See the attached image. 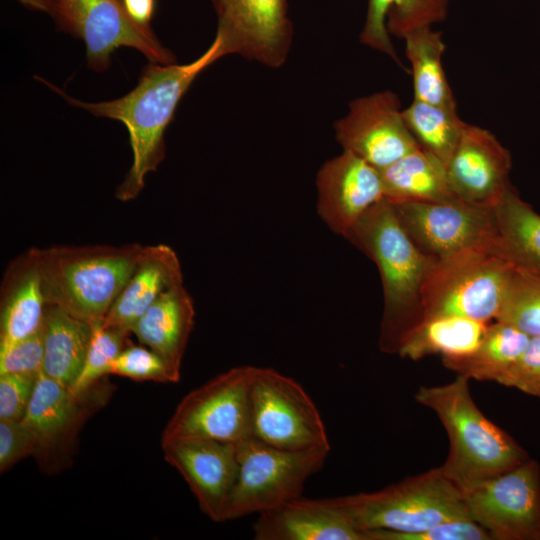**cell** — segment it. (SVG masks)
Returning a JSON list of instances; mask_svg holds the SVG:
<instances>
[{
    "label": "cell",
    "instance_id": "cell-1",
    "mask_svg": "<svg viewBox=\"0 0 540 540\" xmlns=\"http://www.w3.org/2000/svg\"><path fill=\"white\" fill-rule=\"evenodd\" d=\"M224 55L222 38L216 34L209 48L194 61L186 64L153 63L143 71L130 92L109 101L83 102L40 80L73 106L98 117L118 120L126 126L133 161L115 196L121 201H129L141 192L145 176L155 171L164 159L165 130L181 98L196 77Z\"/></svg>",
    "mask_w": 540,
    "mask_h": 540
},
{
    "label": "cell",
    "instance_id": "cell-2",
    "mask_svg": "<svg viewBox=\"0 0 540 540\" xmlns=\"http://www.w3.org/2000/svg\"><path fill=\"white\" fill-rule=\"evenodd\" d=\"M377 266L383 288L379 346L396 353L400 339L422 319L421 291L436 261L405 231L385 198L371 206L343 235Z\"/></svg>",
    "mask_w": 540,
    "mask_h": 540
},
{
    "label": "cell",
    "instance_id": "cell-3",
    "mask_svg": "<svg viewBox=\"0 0 540 540\" xmlns=\"http://www.w3.org/2000/svg\"><path fill=\"white\" fill-rule=\"evenodd\" d=\"M469 378L457 375L452 382L422 386L415 400L433 410L444 426L450 450L443 473L463 493L529 459L528 453L477 407Z\"/></svg>",
    "mask_w": 540,
    "mask_h": 540
},
{
    "label": "cell",
    "instance_id": "cell-4",
    "mask_svg": "<svg viewBox=\"0 0 540 540\" xmlns=\"http://www.w3.org/2000/svg\"><path fill=\"white\" fill-rule=\"evenodd\" d=\"M142 249L137 243L38 249L47 303L90 323L102 321L128 281Z\"/></svg>",
    "mask_w": 540,
    "mask_h": 540
},
{
    "label": "cell",
    "instance_id": "cell-5",
    "mask_svg": "<svg viewBox=\"0 0 540 540\" xmlns=\"http://www.w3.org/2000/svg\"><path fill=\"white\" fill-rule=\"evenodd\" d=\"M333 500L363 532L386 530L406 534L444 522L470 519L464 493L447 478L441 467L378 491Z\"/></svg>",
    "mask_w": 540,
    "mask_h": 540
},
{
    "label": "cell",
    "instance_id": "cell-6",
    "mask_svg": "<svg viewBox=\"0 0 540 540\" xmlns=\"http://www.w3.org/2000/svg\"><path fill=\"white\" fill-rule=\"evenodd\" d=\"M515 266L495 247L464 251L436 260L421 291L422 318L459 316L496 320Z\"/></svg>",
    "mask_w": 540,
    "mask_h": 540
},
{
    "label": "cell",
    "instance_id": "cell-7",
    "mask_svg": "<svg viewBox=\"0 0 540 540\" xmlns=\"http://www.w3.org/2000/svg\"><path fill=\"white\" fill-rule=\"evenodd\" d=\"M329 450L289 451L251 436L237 444L238 476L224 521L263 513L301 497Z\"/></svg>",
    "mask_w": 540,
    "mask_h": 540
},
{
    "label": "cell",
    "instance_id": "cell-8",
    "mask_svg": "<svg viewBox=\"0 0 540 540\" xmlns=\"http://www.w3.org/2000/svg\"><path fill=\"white\" fill-rule=\"evenodd\" d=\"M253 366L227 370L189 392L177 405L161 442L205 438L238 444L252 436Z\"/></svg>",
    "mask_w": 540,
    "mask_h": 540
},
{
    "label": "cell",
    "instance_id": "cell-9",
    "mask_svg": "<svg viewBox=\"0 0 540 540\" xmlns=\"http://www.w3.org/2000/svg\"><path fill=\"white\" fill-rule=\"evenodd\" d=\"M252 436L289 451L330 450L316 405L293 378L256 367L251 387Z\"/></svg>",
    "mask_w": 540,
    "mask_h": 540
},
{
    "label": "cell",
    "instance_id": "cell-10",
    "mask_svg": "<svg viewBox=\"0 0 540 540\" xmlns=\"http://www.w3.org/2000/svg\"><path fill=\"white\" fill-rule=\"evenodd\" d=\"M50 15L61 30L83 40L88 65L96 71L106 70L111 54L122 46L138 50L152 63L175 61L150 26L128 15L121 0H54Z\"/></svg>",
    "mask_w": 540,
    "mask_h": 540
},
{
    "label": "cell",
    "instance_id": "cell-11",
    "mask_svg": "<svg viewBox=\"0 0 540 540\" xmlns=\"http://www.w3.org/2000/svg\"><path fill=\"white\" fill-rule=\"evenodd\" d=\"M471 520L492 540H540V465L528 459L464 493Z\"/></svg>",
    "mask_w": 540,
    "mask_h": 540
},
{
    "label": "cell",
    "instance_id": "cell-12",
    "mask_svg": "<svg viewBox=\"0 0 540 540\" xmlns=\"http://www.w3.org/2000/svg\"><path fill=\"white\" fill-rule=\"evenodd\" d=\"M399 221L428 257L442 260L477 248H496L492 209L459 198L393 204Z\"/></svg>",
    "mask_w": 540,
    "mask_h": 540
},
{
    "label": "cell",
    "instance_id": "cell-13",
    "mask_svg": "<svg viewBox=\"0 0 540 540\" xmlns=\"http://www.w3.org/2000/svg\"><path fill=\"white\" fill-rule=\"evenodd\" d=\"M334 127L343 151L379 170L420 147L403 118L400 100L392 91L355 99L347 115Z\"/></svg>",
    "mask_w": 540,
    "mask_h": 540
},
{
    "label": "cell",
    "instance_id": "cell-14",
    "mask_svg": "<svg viewBox=\"0 0 540 540\" xmlns=\"http://www.w3.org/2000/svg\"><path fill=\"white\" fill-rule=\"evenodd\" d=\"M212 1L226 55L237 53L270 67L285 61L292 40L287 0Z\"/></svg>",
    "mask_w": 540,
    "mask_h": 540
},
{
    "label": "cell",
    "instance_id": "cell-15",
    "mask_svg": "<svg viewBox=\"0 0 540 540\" xmlns=\"http://www.w3.org/2000/svg\"><path fill=\"white\" fill-rule=\"evenodd\" d=\"M161 445L164 459L185 479L202 512L215 522L224 521L238 476L237 444L179 438Z\"/></svg>",
    "mask_w": 540,
    "mask_h": 540
},
{
    "label": "cell",
    "instance_id": "cell-16",
    "mask_svg": "<svg viewBox=\"0 0 540 540\" xmlns=\"http://www.w3.org/2000/svg\"><path fill=\"white\" fill-rule=\"evenodd\" d=\"M510 152L489 130L467 124L446 166L453 194L475 206L492 209L511 186Z\"/></svg>",
    "mask_w": 540,
    "mask_h": 540
},
{
    "label": "cell",
    "instance_id": "cell-17",
    "mask_svg": "<svg viewBox=\"0 0 540 540\" xmlns=\"http://www.w3.org/2000/svg\"><path fill=\"white\" fill-rule=\"evenodd\" d=\"M316 187L319 217L341 236L371 206L384 199L379 169L348 151L322 165Z\"/></svg>",
    "mask_w": 540,
    "mask_h": 540
},
{
    "label": "cell",
    "instance_id": "cell-18",
    "mask_svg": "<svg viewBox=\"0 0 540 540\" xmlns=\"http://www.w3.org/2000/svg\"><path fill=\"white\" fill-rule=\"evenodd\" d=\"M252 529L256 540H367L333 498H297L260 513Z\"/></svg>",
    "mask_w": 540,
    "mask_h": 540
},
{
    "label": "cell",
    "instance_id": "cell-19",
    "mask_svg": "<svg viewBox=\"0 0 540 540\" xmlns=\"http://www.w3.org/2000/svg\"><path fill=\"white\" fill-rule=\"evenodd\" d=\"M180 284L183 275L176 252L165 244L143 246L133 272L102 321L130 331L162 294Z\"/></svg>",
    "mask_w": 540,
    "mask_h": 540
},
{
    "label": "cell",
    "instance_id": "cell-20",
    "mask_svg": "<svg viewBox=\"0 0 540 540\" xmlns=\"http://www.w3.org/2000/svg\"><path fill=\"white\" fill-rule=\"evenodd\" d=\"M45 298L38 248L14 260L1 289L0 350L38 331L44 322Z\"/></svg>",
    "mask_w": 540,
    "mask_h": 540
},
{
    "label": "cell",
    "instance_id": "cell-21",
    "mask_svg": "<svg viewBox=\"0 0 540 540\" xmlns=\"http://www.w3.org/2000/svg\"><path fill=\"white\" fill-rule=\"evenodd\" d=\"M194 318L192 297L180 284L162 294L130 329L166 362L177 382Z\"/></svg>",
    "mask_w": 540,
    "mask_h": 540
},
{
    "label": "cell",
    "instance_id": "cell-22",
    "mask_svg": "<svg viewBox=\"0 0 540 540\" xmlns=\"http://www.w3.org/2000/svg\"><path fill=\"white\" fill-rule=\"evenodd\" d=\"M489 323L459 316L422 318L402 336L396 353L414 361L435 354L464 357L479 346Z\"/></svg>",
    "mask_w": 540,
    "mask_h": 540
},
{
    "label": "cell",
    "instance_id": "cell-23",
    "mask_svg": "<svg viewBox=\"0 0 540 540\" xmlns=\"http://www.w3.org/2000/svg\"><path fill=\"white\" fill-rule=\"evenodd\" d=\"M87 394L74 395L68 387L43 371L39 373L22 419L37 440L38 453L51 451L70 435L82 417L81 410Z\"/></svg>",
    "mask_w": 540,
    "mask_h": 540
},
{
    "label": "cell",
    "instance_id": "cell-24",
    "mask_svg": "<svg viewBox=\"0 0 540 540\" xmlns=\"http://www.w3.org/2000/svg\"><path fill=\"white\" fill-rule=\"evenodd\" d=\"M448 0H369L361 42L401 65L389 33L404 38L410 31L441 21Z\"/></svg>",
    "mask_w": 540,
    "mask_h": 540
},
{
    "label": "cell",
    "instance_id": "cell-25",
    "mask_svg": "<svg viewBox=\"0 0 540 540\" xmlns=\"http://www.w3.org/2000/svg\"><path fill=\"white\" fill-rule=\"evenodd\" d=\"M43 330L42 371L69 388L83 367L93 325L57 305L47 303Z\"/></svg>",
    "mask_w": 540,
    "mask_h": 540
},
{
    "label": "cell",
    "instance_id": "cell-26",
    "mask_svg": "<svg viewBox=\"0 0 540 540\" xmlns=\"http://www.w3.org/2000/svg\"><path fill=\"white\" fill-rule=\"evenodd\" d=\"M379 171L384 198L392 204L457 198L449 185L446 166L421 147Z\"/></svg>",
    "mask_w": 540,
    "mask_h": 540
},
{
    "label": "cell",
    "instance_id": "cell-27",
    "mask_svg": "<svg viewBox=\"0 0 540 540\" xmlns=\"http://www.w3.org/2000/svg\"><path fill=\"white\" fill-rule=\"evenodd\" d=\"M496 250L515 267L540 272V214L512 185L492 208Z\"/></svg>",
    "mask_w": 540,
    "mask_h": 540
},
{
    "label": "cell",
    "instance_id": "cell-28",
    "mask_svg": "<svg viewBox=\"0 0 540 540\" xmlns=\"http://www.w3.org/2000/svg\"><path fill=\"white\" fill-rule=\"evenodd\" d=\"M530 337L513 324L495 320L489 323L473 353L458 358H442L443 364L457 375L496 382L519 358Z\"/></svg>",
    "mask_w": 540,
    "mask_h": 540
},
{
    "label": "cell",
    "instance_id": "cell-29",
    "mask_svg": "<svg viewBox=\"0 0 540 540\" xmlns=\"http://www.w3.org/2000/svg\"><path fill=\"white\" fill-rule=\"evenodd\" d=\"M403 39L412 67L414 99L457 108L442 66L445 45L441 33L423 26L410 31Z\"/></svg>",
    "mask_w": 540,
    "mask_h": 540
},
{
    "label": "cell",
    "instance_id": "cell-30",
    "mask_svg": "<svg viewBox=\"0 0 540 540\" xmlns=\"http://www.w3.org/2000/svg\"><path fill=\"white\" fill-rule=\"evenodd\" d=\"M403 118L419 146L447 166L466 125L457 108L414 99L403 110Z\"/></svg>",
    "mask_w": 540,
    "mask_h": 540
},
{
    "label": "cell",
    "instance_id": "cell-31",
    "mask_svg": "<svg viewBox=\"0 0 540 540\" xmlns=\"http://www.w3.org/2000/svg\"><path fill=\"white\" fill-rule=\"evenodd\" d=\"M496 320L540 337V272L513 268Z\"/></svg>",
    "mask_w": 540,
    "mask_h": 540
},
{
    "label": "cell",
    "instance_id": "cell-32",
    "mask_svg": "<svg viewBox=\"0 0 540 540\" xmlns=\"http://www.w3.org/2000/svg\"><path fill=\"white\" fill-rule=\"evenodd\" d=\"M93 330L83 367L69 387L77 396L88 393L103 376L109 375L119 353L130 344V331L109 326L103 321L92 323Z\"/></svg>",
    "mask_w": 540,
    "mask_h": 540
},
{
    "label": "cell",
    "instance_id": "cell-33",
    "mask_svg": "<svg viewBox=\"0 0 540 540\" xmlns=\"http://www.w3.org/2000/svg\"><path fill=\"white\" fill-rule=\"evenodd\" d=\"M110 374L136 381L177 382L166 362L157 353L148 347L131 343L119 353Z\"/></svg>",
    "mask_w": 540,
    "mask_h": 540
},
{
    "label": "cell",
    "instance_id": "cell-34",
    "mask_svg": "<svg viewBox=\"0 0 540 540\" xmlns=\"http://www.w3.org/2000/svg\"><path fill=\"white\" fill-rule=\"evenodd\" d=\"M368 540H492L491 535L471 519L444 522L426 530L398 534L386 530L365 531Z\"/></svg>",
    "mask_w": 540,
    "mask_h": 540
},
{
    "label": "cell",
    "instance_id": "cell-35",
    "mask_svg": "<svg viewBox=\"0 0 540 540\" xmlns=\"http://www.w3.org/2000/svg\"><path fill=\"white\" fill-rule=\"evenodd\" d=\"M44 330L42 327L6 349L0 350V374H38L43 369Z\"/></svg>",
    "mask_w": 540,
    "mask_h": 540
},
{
    "label": "cell",
    "instance_id": "cell-36",
    "mask_svg": "<svg viewBox=\"0 0 540 540\" xmlns=\"http://www.w3.org/2000/svg\"><path fill=\"white\" fill-rule=\"evenodd\" d=\"M496 382L540 398V337H530L519 358Z\"/></svg>",
    "mask_w": 540,
    "mask_h": 540
},
{
    "label": "cell",
    "instance_id": "cell-37",
    "mask_svg": "<svg viewBox=\"0 0 540 540\" xmlns=\"http://www.w3.org/2000/svg\"><path fill=\"white\" fill-rule=\"evenodd\" d=\"M38 374H0V420H22Z\"/></svg>",
    "mask_w": 540,
    "mask_h": 540
},
{
    "label": "cell",
    "instance_id": "cell-38",
    "mask_svg": "<svg viewBox=\"0 0 540 540\" xmlns=\"http://www.w3.org/2000/svg\"><path fill=\"white\" fill-rule=\"evenodd\" d=\"M37 453V440L22 420H0L1 473L23 458Z\"/></svg>",
    "mask_w": 540,
    "mask_h": 540
},
{
    "label": "cell",
    "instance_id": "cell-39",
    "mask_svg": "<svg viewBox=\"0 0 540 540\" xmlns=\"http://www.w3.org/2000/svg\"><path fill=\"white\" fill-rule=\"evenodd\" d=\"M128 15L137 23L149 26L154 13V0H121Z\"/></svg>",
    "mask_w": 540,
    "mask_h": 540
},
{
    "label": "cell",
    "instance_id": "cell-40",
    "mask_svg": "<svg viewBox=\"0 0 540 540\" xmlns=\"http://www.w3.org/2000/svg\"><path fill=\"white\" fill-rule=\"evenodd\" d=\"M20 4L41 12L51 13L54 0H16Z\"/></svg>",
    "mask_w": 540,
    "mask_h": 540
}]
</instances>
